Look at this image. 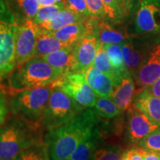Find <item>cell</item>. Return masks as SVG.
I'll return each instance as SVG.
<instances>
[{"label": "cell", "mask_w": 160, "mask_h": 160, "mask_svg": "<svg viewBox=\"0 0 160 160\" xmlns=\"http://www.w3.org/2000/svg\"><path fill=\"white\" fill-rule=\"evenodd\" d=\"M96 37L99 39V42L102 45H121L131 37L126 31L115 28L113 25L101 19H98L96 29Z\"/></svg>", "instance_id": "ac0fdd59"}, {"label": "cell", "mask_w": 160, "mask_h": 160, "mask_svg": "<svg viewBox=\"0 0 160 160\" xmlns=\"http://www.w3.org/2000/svg\"><path fill=\"white\" fill-rule=\"evenodd\" d=\"M133 24L137 37L160 38V0H139Z\"/></svg>", "instance_id": "ba28073f"}, {"label": "cell", "mask_w": 160, "mask_h": 160, "mask_svg": "<svg viewBox=\"0 0 160 160\" xmlns=\"http://www.w3.org/2000/svg\"><path fill=\"white\" fill-rule=\"evenodd\" d=\"M132 160H144L137 147L132 148Z\"/></svg>", "instance_id": "d590c367"}, {"label": "cell", "mask_w": 160, "mask_h": 160, "mask_svg": "<svg viewBox=\"0 0 160 160\" xmlns=\"http://www.w3.org/2000/svg\"><path fill=\"white\" fill-rule=\"evenodd\" d=\"M51 86L61 88L84 108L95 106L98 95L88 83L83 73H65L56 80Z\"/></svg>", "instance_id": "52a82bcc"}, {"label": "cell", "mask_w": 160, "mask_h": 160, "mask_svg": "<svg viewBox=\"0 0 160 160\" xmlns=\"http://www.w3.org/2000/svg\"><path fill=\"white\" fill-rule=\"evenodd\" d=\"M137 146L145 150L160 152V128L146 136Z\"/></svg>", "instance_id": "f1b7e54d"}, {"label": "cell", "mask_w": 160, "mask_h": 160, "mask_svg": "<svg viewBox=\"0 0 160 160\" xmlns=\"http://www.w3.org/2000/svg\"><path fill=\"white\" fill-rule=\"evenodd\" d=\"M0 128V160H15L24 150L42 141L43 128L13 116Z\"/></svg>", "instance_id": "3957f363"}, {"label": "cell", "mask_w": 160, "mask_h": 160, "mask_svg": "<svg viewBox=\"0 0 160 160\" xmlns=\"http://www.w3.org/2000/svg\"><path fill=\"white\" fill-rule=\"evenodd\" d=\"M133 104L160 128V97H155L144 89L136 94Z\"/></svg>", "instance_id": "9a60e30c"}, {"label": "cell", "mask_w": 160, "mask_h": 160, "mask_svg": "<svg viewBox=\"0 0 160 160\" xmlns=\"http://www.w3.org/2000/svg\"><path fill=\"white\" fill-rule=\"evenodd\" d=\"M8 96V94L5 88L0 84V128L5 122L9 113L10 105Z\"/></svg>", "instance_id": "1f68e13d"}, {"label": "cell", "mask_w": 160, "mask_h": 160, "mask_svg": "<svg viewBox=\"0 0 160 160\" xmlns=\"http://www.w3.org/2000/svg\"><path fill=\"white\" fill-rule=\"evenodd\" d=\"M100 43L95 35L88 36L80 39L73 46L75 72L83 73L93 65Z\"/></svg>", "instance_id": "7c38bea8"}, {"label": "cell", "mask_w": 160, "mask_h": 160, "mask_svg": "<svg viewBox=\"0 0 160 160\" xmlns=\"http://www.w3.org/2000/svg\"><path fill=\"white\" fill-rule=\"evenodd\" d=\"M53 87L25 90L11 96L10 110L14 117L33 125L42 126L44 112L48 103Z\"/></svg>", "instance_id": "277c9868"}, {"label": "cell", "mask_w": 160, "mask_h": 160, "mask_svg": "<svg viewBox=\"0 0 160 160\" xmlns=\"http://www.w3.org/2000/svg\"><path fill=\"white\" fill-rule=\"evenodd\" d=\"M123 152L121 145L111 144L98 148L90 160H119Z\"/></svg>", "instance_id": "484cf974"}, {"label": "cell", "mask_w": 160, "mask_h": 160, "mask_svg": "<svg viewBox=\"0 0 160 160\" xmlns=\"http://www.w3.org/2000/svg\"><path fill=\"white\" fill-rule=\"evenodd\" d=\"M85 2L93 17L108 22L107 14L102 0H85Z\"/></svg>", "instance_id": "4dcf8cb0"}, {"label": "cell", "mask_w": 160, "mask_h": 160, "mask_svg": "<svg viewBox=\"0 0 160 160\" xmlns=\"http://www.w3.org/2000/svg\"><path fill=\"white\" fill-rule=\"evenodd\" d=\"M64 73L55 68L42 57H33L22 65L17 66L3 85L8 96L25 90L51 85Z\"/></svg>", "instance_id": "7a4b0ae2"}, {"label": "cell", "mask_w": 160, "mask_h": 160, "mask_svg": "<svg viewBox=\"0 0 160 160\" xmlns=\"http://www.w3.org/2000/svg\"><path fill=\"white\" fill-rule=\"evenodd\" d=\"M88 83L98 96L111 98L113 90L121 80L91 66L83 72Z\"/></svg>", "instance_id": "4fadbf2b"}, {"label": "cell", "mask_w": 160, "mask_h": 160, "mask_svg": "<svg viewBox=\"0 0 160 160\" xmlns=\"http://www.w3.org/2000/svg\"><path fill=\"white\" fill-rule=\"evenodd\" d=\"M15 160H51L48 147L45 141L33 144L25 148Z\"/></svg>", "instance_id": "44dd1931"}, {"label": "cell", "mask_w": 160, "mask_h": 160, "mask_svg": "<svg viewBox=\"0 0 160 160\" xmlns=\"http://www.w3.org/2000/svg\"><path fill=\"white\" fill-rule=\"evenodd\" d=\"M103 45L108 55L112 67L121 74H125L126 72L128 71L126 68L125 62H124L121 45L106 44Z\"/></svg>", "instance_id": "cb8c5ba5"}, {"label": "cell", "mask_w": 160, "mask_h": 160, "mask_svg": "<svg viewBox=\"0 0 160 160\" xmlns=\"http://www.w3.org/2000/svg\"><path fill=\"white\" fill-rule=\"evenodd\" d=\"M108 17V22L117 25L123 22L125 19L119 0H102Z\"/></svg>", "instance_id": "d4e9b609"}, {"label": "cell", "mask_w": 160, "mask_h": 160, "mask_svg": "<svg viewBox=\"0 0 160 160\" xmlns=\"http://www.w3.org/2000/svg\"><path fill=\"white\" fill-rule=\"evenodd\" d=\"M125 18H128L139 5V0H119Z\"/></svg>", "instance_id": "d6a6232c"}, {"label": "cell", "mask_w": 160, "mask_h": 160, "mask_svg": "<svg viewBox=\"0 0 160 160\" xmlns=\"http://www.w3.org/2000/svg\"><path fill=\"white\" fill-rule=\"evenodd\" d=\"M71 45L59 41L53 37L49 31H45L39 28L38 33L37 46L34 57H42L53 52L59 51Z\"/></svg>", "instance_id": "d6986e66"}, {"label": "cell", "mask_w": 160, "mask_h": 160, "mask_svg": "<svg viewBox=\"0 0 160 160\" xmlns=\"http://www.w3.org/2000/svg\"><path fill=\"white\" fill-rule=\"evenodd\" d=\"M65 8V4L63 2H60L55 4V5L45 6V7H40L38 11L37 15L33 19L37 25H40L44 22L48 21L56 17L62 10Z\"/></svg>", "instance_id": "4316f807"}, {"label": "cell", "mask_w": 160, "mask_h": 160, "mask_svg": "<svg viewBox=\"0 0 160 160\" xmlns=\"http://www.w3.org/2000/svg\"><path fill=\"white\" fill-rule=\"evenodd\" d=\"M39 26L33 19L25 20L19 24L15 39L17 66L22 65L35 57Z\"/></svg>", "instance_id": "9c48e42d"}, {"label": "cell", "mask_w": 160, "mask_h": 160, "mask_svg": "<svg viewBox=\"0 0 160 160\" xmlns=\"http://www.w3.org/2000/svg\"><path fill=\"white\" fill-rule=\"evenodd\" d=\"M160 77V38L151 46L143 63L133 75L137 87L136 94L151 85Z\"/></svg>", "instance_id": "8fae6325"}, {"label": "cell", "mask_w": 160, "mask_h": 160, "mask_svg": "<svg viewBox=\"0 0 160 160\" xmlns=\"http://www.w3.org/2000/svg\"><path fill=\"white\" fill-rule=\"evenodd\" d=\"M92 66L99 69L100 71L104 72V73H106L112 76V77H115L118 80H121L122 77L124 75L117 72L112 67L108 55L107 51H106L102 44H100Z\"/></svg>", "instance_id": "7402d4cb"}, {"label": "cell", "mask_w": 160, "mask_h": 160, "mask_svg": "<svg viewBox=\"0 0 160 160\" xmlns=\"http://www.w3.org/2000/svg\"><path fill=\"white\" fill-rule=\"evenodd\" d=\"M84 109L85 108L61 88L53 87V91L44 112L42 126L47 131L56 128L69 122Z\"/></svg>", "instance_id": "8992f818"}, {"label": "cell", "mask_w": 160, "mask_h": 160, "mask_svg": "<svg viewBox=\"0 0 160 160\" xmlns=\"http://www.w3.org/2000/svg\"><path fill=\"white\" fill-rule=\"evenodd\" d=\"M145 89L147 90L152 95L160 97V77Z\"/></svg>", "instance_id": "e575fe53"}, {"label": "cell", "mask_w": 160, "mask_h": 160, "mask_svg": "<svg viewBox=\"0 0 160 160\" xmlns=\"http://www.w3.org/2000/svg\"><path fill=\"white\" fill-rule=\"evenodd\" d=\"M93 108L100 117L108 119L117 117L122 112L111 98L101 96L97 97Z\"/></svg>", "instance_id": "603a6c76"}, {"label": "cell", "mask_w": 160, "mask_h": 160, "mask_svg": "<svg viewBox=\"0 0 160 160\" xmlns=\"http://www.w3.org/2000/svg\"><path fill=\"white\" fill-rule=\"evenodd\" d=\"M135 82L129 71L122 77L121 81L113 90L111 99L117 104L121 111H127L133 105L136 96Z\"/></svg>", "instance_id": "5bb4252c"}, {"label": "cell", "mask_w": 160, "mask_h": 160, "mask_svg": "<svg viewBox=\"0 0 160 160\" xmlns=\"http://www.w3.org/2000/svg\"><path fill=\"white\" fill-rule=\"evenodd\" d=\"M137 148L144 160H160V152L145 150L139 146H137Z\"/></svg>", "instance_id": "836d02e7"}, {"label": "cell", "mask_w": 160, "mask_h": 160, "mask_svg": "<svg viewBox=\"0 0 160 160\" xmlns=\"http://www.w3.org/2000/svg\"><path fill=\"white\" fill-rule=\"evenodd\" d=\"M18 25L17 20L8 11L5 2L0 0V83L17 67L15 39Z\"/></svg>", "instance_id": "5b68a950"}, {"label": "cell", "mask_w": 160, "mask_h": 160, "mask_svg": "<svg viewBox=\"0 0 160 160\" xmlns=\"http://www.w3.org/2000/svg\"><path fill=\"white\" fill-rule=\"evenodd\" d=\"M100 116L85 108L64 125L49 130L45 137L51 160H68L90 132L99 125Z\"/></svg>", "instance_id": "6da1fadb"}, {"label": "cell", "mask_w": 160, "mask_h": 160, "mask_svg": "<svg viewBox=\"0 0 160 160\" xmlns=\"http://www.w3.org/2000/svg\"><path fill=\"white\" fill-rule=\"evenodd\" d=\"M119 160H132V148L124 151Z\"/></svg>", "instance_id": "8d00e7d4"}, {"label": "cell", "mask_w": 160, "mask_h": 160, "mask_svg": "<svg viewBox=\"0 0 160 160\" xmlns=\"http://www.w3.org/2000/svg\"><path fill=\"white\" fill-rule=\"evenodd\" d=\"M102 139L103 132L97 125L79 144L68 160H90L94 152L99 148Z\"/></svg>", "instance_id": "2e32d148"}, {"label": "cell", "mask_w": 160, "mask_h": 160, "mask_svg": "<svg viewBox=\"0 0 160 160\" xmlns=\"http://www.w3.org/2000/svg\"><path fill=\"white\" fill-rule=\"evenodd\" d=\"M17 2L24 17V21L34 19L40 8L38 0H17Z\"/></svg>", "instance_id": "83f0119b"}, {"label": "cell", "mask_w": 160, "mask_h": 160, "mask_svg": "<svg viewBox=\"0 0 160 160\" xmlns=\"http://www.w3.org/2000/svg\"><path fill=\"white\" fill-rule=\"evenodd\" d=\"M87 17L71 11L68 8H64L58 14L48 21H45L39 25L40 28L48 31H54L66 25L73 23L80 22L85 20Z\"/></svg>", "instance_id": "ffe728a7"}, {"label": "cell", "mask_w": 160, "mask_h": 160, "mask_svg": "<svg viewBox=\"0 0 160 160\" xmlns=\"http://www.w3.org/2000/svg\"><path fill=\"white\" fill-rule=\"evenodd\" d=\"M73 45L59 51L43 56L42 59L55 68L59 69L64 74L75 72V59L73 55Z\"/></svg>", "instance_id": "e0dca14e"}, {"label": "cell", "mask_w": 160, "mask_h": 160, "mask_svg": "<svg viewBox=\"0 0 160 160\" xmlns=\"http://www.w3.org/2000/svg\"><path fill=\"white\" fill-rule=\"evenodd\" d=\"M159 128L133 104L127 111L125 140L130 146L138 145L146 136Z\"/></svg>", "instance_id": "30bf717a"}, {"label": "cell", "mask_w": 160, "mask_h": 160, "mask_svg": "<svg viewBox=\"0 0 160 160\" xmlns=\"http://www.w3.org/2000/svg\"><path fill=\"white\" fill-rule=\"evenodd\" d=\"M66 8L85 17H93L88 7L85 0H64Z\"/></svg>", "instance_id": "f546056e"}, {"label": "cell", "mask_w": 160, "mask_h": 160, "mask_svg": "<svg viewBox=\"0 0 160 160\" xmlns=\"http://www.w3.org/2000/svg\"><path fill=\"white\" fill-rule=\"evenodd\" d=\"M40 7H45V6H50L57 4V2L56 0H38Z\"/></svg>", "instance_id": "74e56055"}]
</instances>
